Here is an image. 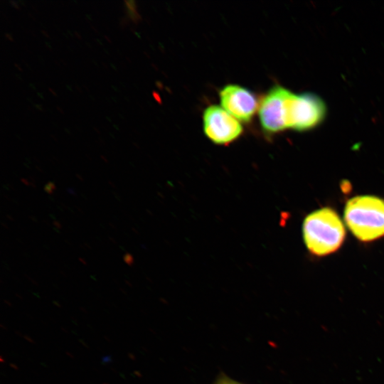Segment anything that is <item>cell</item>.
<instances>
[{
  "label": "cell",
  "mask_w": 384,
  "mask_h": 384,
  "mask_svg": "<svg viewBox=\"0 0 384 384\" xmlns=\"http://www.w3.org/2000/svg\"><path fill=\"white\" fill-rule=\"evenodd\" d=\"M9 2H10V4H11V5H13V6H14L16 9H19V8H18V4H17L16 2L14 1H9Z\"/></svg>",
  "instance_id": "obj_21"
},
{
  "label": "cell",
  "mask_w": 384,
  "mask_h": 384,
  "mask_svg": "<svg viewBox=\"0 0 384 384\" xmlns=\"http://www.w3.org/2000/svg\"><path fill=\"white\" fill-rule=\"evenodd\" d=\"M124 282L129 287H132V284L129 282H128L127 280H125Z\"/></svg>",
  "instance_id": "obj_36"
},
{
  "label": "cell",
  "mask_w": 384,
  "mask_h": 384,
  "mask_svg": "<svg viewBox=\"0 0 384 384\" xmlns=\"http://www.w3.org/2000/svg\"><path fill=\"white\" fill-rule=\"evenodd\" d=\"M113 362V359L111 356H106L102 358V363L103 365L110 364Z\"/></svg>",
  "instance_id": "obj_9"
},
{
  "label": "cell",
  "mask_w": 384,
  "mask_h": 384,
  "mask_svg": "<svg viewBox=\"0 0 384 384\" xmlns=\"http://www.w3.org/2000/svg\"><path fill=\"white\" fill-rule=\"evenodd\" d=\"M67 191L70 193L71 195H73V196H76V192L74 189L71 188H68L67 189Z\"/></svg>",
  "instance_id": "obj_15"
},
{
  "label": "cell",
  "mask_w": 384,
  "mask_h": 384,
  "mask_svg": "<svg viewBox=\"0 0 384 384\" xmlns=\"http://www.w3.org/2000/svg\"><path fill=\"white\" fill-rule=\"evenodd\" d=\"M100 157L105 163H108V160L103 155H101Z\"/></svg>",
  "instance_id": "obj_29"
},
{
  "label": "cell",
  "mask_w": 384,
  "mask_h": 384,
  "mask_svg": "<svg viewBox=\"0 0 384 384\" xmlns=\"http://www.w3.org/2000/svg\"><path fill=\"white\" fill-rule=\"evenodd\" d=\"M43 222H44L45 223H46V224H49V223H48V220H43Z\"/></svg>",
  "instance_id": "obj_56"
},
{
  "label": "cell",
  "mask_w": 384,
  "mask_h": 384,
  "mask_svg": "<svg viewBox=\"0 0 384 384\" xmlns=\"http://www.w3.org/2000/svg\"><path fill=\"white\" fill-rule=\"evenodd\" d=\"M85 247H87L88 249H92L91 246H90V245L88 243H85L84 244Z\"/></svg>",
  "instance_id": "obj_37"
},
{
  "label": "cell",
  "mask_w": 384,
  "mask_h": 384,
  "mask_svg": "<svg viewBox=\"0 0 384 384\" xmlns=\"http://www.w3.org/2000/svg\"><path fill=\"white\" fill-rule=\"evenodd\" d=\"M5 37H6L9 41H12V37L9 33H5Z\"/></svg>",
  "instance_id": "obj_25"
},
{
  "label": "cell",
  "mask_w": 384,
  "mask_h": 384,
  "mask_svg": "<svg viewBox=\"0 0 384 384\" xmlns=\"http://www.w3.org/2000/svg\"><path fill=\"white\" fill-rule=\"evenodd\" d=\"M119 289H120V291H121L123 294H127V292L124 291V289L120 288Z\"/></svg>",
  "instance_id": "obj_42"
},
{
  "label": "cell",
  "mask_w": 384,
  "mask_h": 384,
  "mask_svg": "<svg viewBox=\"0 0 384 384\" xmlns=\"http://www.w3.org/2000/svg\"><path fill=\"white\" fill-rule=\"evenodd\" d=\"M128 357H129V358H130L132 361L136 360V358H135L134 355L133 353H130V352L128 353Z\"/></svg>",
  "instance_id": "obj_19"
},
{
  "label": "cell",
  "mask_w": 384,
  "mask_h": 384,
  "mask_svg": "<svg viewBox=\"0 0 384 384\" xmlns=\"http://www.w3.org/2000/svg\"><path fill=\"white\" fill-rule=\"evenodd\" d=\"M104 338L106 339V341H110V339L109 338L107 337V336H105Z\"/></svg>",
  "instance_id": "obj_48"
},
{
  "label": "cell",
  "mask_w": 384,
  "mask_h": 384,
  "mask_svg": "<svg viewBox=\"0 0 384 384\" xmlns=\"http://www.w3.org/2000/svg\"><path fill=\"white\" fill-rule=\"evenodd\" d=\"M15 333L18 335L19 336H23V335L21 334V333H20L18 331H16Z\"/></svg>",
  "instance_id": "obj_40"
},
{
  "label": "cell",
  "mask_w": 384,
  "mask_h": 384,
  "mask_svg": "<svg viewBox=\"0 0 384 384\" xmlns=\"http://www.w3.org/2000/svg\"><path fill=\"white\" fill-rule=\"evenodd\" d=\"M105 38L107 39V41H108L110 43V41L109 38H107L106 36H105Z\"/></svg>",
  "instance_id": "obj_54"
},
{
  "label": "cell",
  "mask_w": 384,
  "mask_h": 384,
  "mask_svg": "<svg viewBox=\"0 0 384 384\" xmlns=\"http://www.w3.org/2000/svg\"><path fill=\"white\" fill-rule=\"evenodd\" d=\"M76 208L78 210V211H80V213H83V211L82 210L81 208H78V206L76 207Z\"/></svg>",
  "instance_id": "obj_45"
},
{
  "label": "cell",
  "mask_w": 384,
  "mask_h": 384,
  "mask_svg": "<svg viewBox=\"0 0 384 384\" xmlns=\"http://www.w3.org/2000/svg\"><path fill=\"white\" fill-rule=\"evenodd\" d=\"M1 225H2L4 228H8L7 225L4 224V223H1Z\"/></svg>",
  "instance_id": "obj_49"
},
{
  "label": "cell",
  "mask_w": 384,
  "mask_h": 384,
  "mask_svg": "<svg viewBox=\"0 0 384 384\" xmlns=\"http://www.w3.org/2000/svg\"><path fill=\"white\" fill-rule=\"evenodd\" d=\"M23 337L24 339H26L27 341H28L29 343H35V341L33 340V338L31 337H30L29 336H27V335H23Z\"/></svg>",
  "instance_id": "obj_11"
},
{
  "label": "cell",
  "mask_w": 384,
  "mask_h": 384,
  "mask_svg": "<svg viewBox=\"0 0 384 384\" xmlns=\"http://www.w3.org/2000/svg\"><path fill=\"white\" fill-rule=\"evenodd\" d=\"M14 65H15L20 71H21V69L20 68V67H19L18 65H16V63H15Z\"/></svg>",
  "instance_id": "obj_44"
},
{
  "label": "cell",
  "mask_w": 384,
  "mask_h": 384,
  "mask_svg": "<svg viewBox=\"0 0 384 384\" xmlns=\"http://www.w3.org/2000/svg\"><path fill=\"white\" fill-rule=\"evenodd\" d=\"M346 229L338 214L324 207L309 213L302 224V236L309 252L324 257L337 251L346 238Z\"/></svg>",
  "instance_id": "obj_1"
},
{
  "label": "cell",
  "mask_w": 384,
  "mask_h": 384,
  "mask_svg": "<svg viewBox=\"0 0 384 384\" xmlns=\"http://www.w3.org/2000/svg\"><path fill=\"white\" fill-rule=\"evenodd\" d=\"M75 176H76V177H77L79 180H80L81 181H84V179L82 178V177L81 175H80V174H76Z\"/></svg>",
  "instance_id": "obj_24"
},
{
  "label": "cell",
  "mask_w": 384,
  "mask_h": 384,
  "mask_svg": "<svg viewBox=\"0 0 384 384\" xmlns=\"http://www.w3.org/2000/svg\"><path fill=\"white\" fill-rule=\"evenodd\" d=\"M9 366H10L12 368H14V370H18V366H17L16 364H15V363H11L9 364Z\"/></svg>",
  "instance_id": "obj_20"
},
{
  "label": "cell",
  "mask_w": 384,
  "mask_h": 384,
  "mask_svg": "<svg viewBox=\"0 0 384 384\" xmlns=\"http://www.w3.org/2000/svg\"><path fill=\"white\" fill-rule=\"evenodd\" d=\"M76 36L78 38H80V36L78 35V33L77 32H75Z\"/></svg>",
  "instance_id": "obj_52"
},
{
  "label": "cell",
  "mask_w": 384,
  "mask_h": 384,
  "mask_svg": "<svg viewBox=\"0 0 384 384\" xmlns=\"http://www.w3.org/2000/svg\"><path fill=\"white\" fill-rule=\"evenodd\" d=\"M79 341L85 348H89V346L87 344V343L85 341H83L82 339H79Z\"/></svg>",
  "instance_id": "obj_18"
},
{
  "label": "cell",
  "mask_w": 384,
  "mask_h": 384,
  "mask_svg": "<svg viewBox=\"0 0 384 384\" xmlns=\"http://www.w3.org/2000/svg\"><path fill=\"white\" fill-rule=\"evenodd\" d=\"M109 239H110V240L112 241L113 243L117 244V242H116V241L114 240V239L112 238V237H109Z\"/></svg>",
  "instance_id": "obj_31"
},
{
  "label": "cell",
  "mask_w": 384,
  "mask_h": 384,
  "mask_svg": "<svg viewBox=\"0 0 384 384\" xmlns=\"http://www.w3.org/2000/svg\"><path fill=\"white\" fill-rule=\"evenodd\" d=\"M109 225H110L112 228H114V230H117V228L114 225L112 224L111 223H109Z\"/></svg>",
  "instance_id": "obj_34"
},
{
  "label": "cell",
  "mask_w": 384,
  "mask_h": 384,
  "mask_svg": "<svg viewBox=\"0 0 384 384\" xmlns=\"http://www.w3.org/2000/svg\"><path fill=\"white\" fill-rule=\"evenodd\" d=\"M78 260L82 264L87 265L86 261H85L82 257H79Z\"/></svg>",
  "instance_id": "obj_23"
},
{
  "label": "cell",
  "mask_w": 384,
  "mask_h": 384,
  "mask_svg": "<svg viewBox=\"0 0 384 384\" xmlns=\"http://www.w3.org/2000/svg\"><path fill=\"white\" fill-rule=\"evenodd\" d=\"M6 218L11 221H14V218L10 215H6Z\"/></svg>",
  "instance_id": "obj_32"
},
{
  "label": "cell",
  "mask_w": 384,
  "mask_h": 384,
  "mask_svg": "<svg viewBox=\"0 0 384 384\" xmlns=\"http://www.w3.org/2000/svg\"><path fill=\"white\" fill-rule=\"evenodd\" d=\"M57 108H58V110L60 112H62V113L63 112L60 109V107H58Z\"/></svg>",
  "instance_id": "obj_57"
},
{
  "label": "cell",
  "mask_w": 384,
  "mask_h": 384,
  "mask_svg": "<svg viewBox=\"0 0 384 384\" xmlns=\"http://www.w3.org/2000/svg\"><path fill=\"white\" fill-rule=\"evenodd\" d=\"M4 302L6 305H8L9 306H12L11 302H9V300L4 299Z\"/></svg>",
  "instance_id": "obj_22"
},
{
  "label": "cell",
  "mask_w": 384,
  "mask_h": 384,
  "mask_svg": "<svg viewBox=\"0 0 384 384\" xmlns=\"http://www.w3.org/2000/svg\"><path fill=\"white\" fill-rule=\"evenodd\" d=\"M110 369H111L112 371H114V373L117 372L116 370H115L114 368H110Z\"/></svg>",
  "instance_id": "obj_55"
},
{
  "label": "cell",
  "mask_w": 384,
  "mask_h": 384,
  "mask_svg": "<svg viewBox=\"0 0 384 384\" xmlns=\"http://www.w3.org/2000/svg\"><path fill=\"white\" fill-rule=\"evenodd\" d=\"M123 260L124 262L128 265L129 266H132L134 263V257L133 256L129 253L126 252L124 255L123 256Z\"/></svg>",
  "instance_id": "obj_8"
},
{
  "label": "cell",
  "mask_w": 384,
  "mask_h": 384,
  "mask_svg": "<svg viewBox=\"0 0 384 384\" xmlns=\"http://www.w3.org/2000/svg\"><path fill=\"white\" fill-rule=\"evenodd\" d=\"M0 361H1V363L4 362V358H3L2 356L0 357Z\"/></svg>",
  "instance_id": "obj_51"
},
{
  "label": "cell",
  "mask_w": 384,
  "mask_h": 384,
  "mask_svg": "<svg viewBox=\"0 0 384 384\" xmlns=\"http://www.w3.org/2000/svg\"><path fill=\"white\" fill-rule=\"evenodd\" d=\"M343 218L349 230L361 242L384 237V200L378 196L363 195L349 199Z\"/></svg>",
  "instance_id": "obj_2"
},
{
  "label": "cell",
  "mask_w": 384,
  "mask_h": 384,
  "mask_svg": "<svg viewBox=\"0 0 384 384\" xmlns=\"http://www.w3.org/2000/svg\"><path fill=\"white\" fill-rule=\"evenodd\" d=\"M48 90H49V91H50V92H52L54 95H55V93L53 92V90H51L50 88H48Z\"/></svg>",
  "instance_id": "obj_46"
},
{
  "label": "cell",
  "mask_w": 384,
  "mask_h": 384,
  "mask_svg": "<svg viewBox=\"0 0 384 384\" xmlns=\"http://www.w3.org/2000/svg\"><path fill=\"white\" fill-rule=\"evenodd\" d=\"M61 330H62L63 331H64L65 333H66V334L68 333V331H67V329H65V328H63V327L61 328Z\"/></svg>",
  "instance_id": "obj_39"
},
{
  "label": "cell",
  "mask_w": 384,
  "mask_h": 384,
  "mask_svg": "<svg viewBox=\"0 0 384 384\" xmlns=\"http://www.w3.org/2000/svg\"><path fill=\"white\" fill-rule=\"evenodd\" d=\"M29 218H30L32 220H33V221H35V222H37V219H36L34 216L31 215V216H29Z\"/></svg>",
  "instance_id": "obj_33"
},
{
  "label": "cell",
  "mask_w": 384,
  "mask_h": 384,
  "mask_svg": "<svg viewBox=\"0 0 384 384\" xmlns=\"http://www.w3.org/2000/svg\"><path fill=\"white\" fill-rule=\"evenodd\" d=\"M21 181L26 186H30L31 185L30 182L26 178H21Z\"/></svg>",
  "instance_id": "obj_14"
},
{
  "label": "cell",
  "mask_w": 384,
  "mask_h": 384,
  "mask_svg": "<svg viewBox=\"0 0 384 384\" xmlns=\"http://www.w3.org/2000/svg\"><path fill=\"white\" fill-rule=\"evenodd\" d=\"M134 373H135L137 376H139V377L141 376L140 374H139V373L138 371H136V370H135V371H134Z\"/></svg>",
  "instance_id": "obj_43"
},
{
  "label": "cell",
  "mask_w": 384,
  "mask_h": 384,
  "mask_svg": "<svg viewBox=\"0 0 384 384\" xmlns=\"http://www.w3.org/2000/svg\"><path fill=\"white\" fill-rule=\"evenodd\" d=\"M65 353H66V355H67L68 356H69L70 358H74L73 355H72L70 352L66 351Z\"/></svg>",
  "instance_id": "obj_27"
},
{
  "label": "cell",
  "mask_w": 384,
  "mask_h": 384,
  "mask_svg": "<svg viewBox=\"0 0 384 384\" xmlns=\"http://www.w3.org/2000/svg\"><path fill=\"white\" fill-rule=\"evenodd\" d=\"M213 384H244L241 382L233 380L227 375H221L218 377Z\"/></svg>",
  "instance_id": "obj_7"
},
{
  "label": "cell",
  "mask_w": 384,
  "mask_h": 384,
  "mask_svg": "<svg viewBox=\"0 0 384 384\" xmlns=\"http://www.w3.org/2000/svg\"><path fill=\"white\" fill-rule=\"evenodd\" d=\"M327 114L326 103L309 92L292 93L288 104L287 127L294 131H311L320 125Z\"/></svg>",
  "instance_id": "obj_3"
},
{
  "label": "cell",
  "mask_w": 384,
  "mask_h": 384,
  "mask_svg": "<svg viewBox=\"0 0 384 384\" xmlns=\"http://www.w3.org/2000/svg\"><path fill=\"white\" fill-rule=\"evenodd\" d=\"M80 309L82 311H83L84 313H87L86 309H85V308L82 307V306L80 307Z\"/></svg>",
  "instance_id": "obj_30"
},
{
  "label": "cell",
  "mask_w": 384,
  "mask_h": 384,
  "mask_svg": "<svg viewBox=\"0 0 384 384\" xmlns=\"http://www.w3.org/2000/svg\"><path fill=\"white\" fill-rule=\"evenodd\" d=\"M0 326H1V328H2L4 330H7V327L4 326L3 324H1Z\"/></svg>",
  "instance_id": "obj_35"
},
{
  "label": "cell",
  "mask_w": 384,
  "mask_h": 384,
  "mask_svg": "<svg viewBox=\"0 0 384 384\" xmlns=\"http://www.w3.org/2000/svg\"><path fill=\"white\" fill-rule=\"evenodd\" d=\"M292 92L281 85L272 87L259 105V119L264 132L276 134L288 129L287 109Z\"/></svg>",
  "instance_id": "obj_4"
},
{
  "label": "cell",
  "mask_w": 384,
  "mask_h": 384,
  "mask_svg": "<svg viewBox=\"0 0 384 384\" xmlns=\"http://www.w3.org/2000/svg\"><path fill=\"white\" fill-rule=\"evenodd\" d=\"M219 97L223 108L242 122H249L260 105L252 91L238 85H225L220 90Z\"/></svg>",
  "instance_id": "obj_6"
},
{
  "label": "cell",
  "mask_w": 384,
  "mask_h": 384,
  "mask_svg": "<svg viewBox=\"0 0 384 384\" xmlns=\"http://www.w3.org/2000/svg\"><path fill=\"white\" fill-rule=\"evenodd\" d=\"M7 186H8L9 187V188H11V189H13V188H14L12 185L8 184Z\"/></svg>",
  "instance_id": "obj_50"
},
{
  "label": "cell",
  "mask_w": 384,
  "mask_h": 384,
  "mask_svg": "<svg viewBox=\"0 0 384 384\" xmlns=\"http://www.w3.org/2000/svg\"><path fill=\"white\" fill-rule=\"evenodd\" d=\"M16 296L18 298H19L20 299H23V297H21V294H16Z\"/></svg>",
  "instance_id": "obj_38"
},
{
  "label": "cell",
  "mask_w": 384,
  "mask_h": 384,
  "mask_svg": "<svg viewBox=\"0 0 384 384\" xmlns=\"http://www.w3.org/2000/svg\"><path fill=\"white\" fill-rule=\"evenodd\" d=\"M47 185H48L53 191L56 190L55 184L53 182L49 181V182H48Z\"/></svg>",
  "instance_id": "obj_12"
},
{
  "label": "cell",
  "mask_w": 384,
  "mask_h": 384,
  "mask_svg": "<svg viewBox=\"0 0 384 384\" xmlns=\"http://www.w3.org/2000/svg\"><path fill=\"white\" fill-rule=\"evenodd\" d=\"M35 106H36V107H37V109H38V110H41V106H39V105H36Z\"/></svg>",
  "instance_id": "obj_53"
},
{
  "label": "cell",
  "mask_w": 384,
  "mask_h": 384,
  "mask_svg": "<svg viewBox=\"0 0 384 384\" xmlns=\"http://www.w3.org/2000/svg\"><path fill=\"white\" fill-rule=\"evenodd\" d=\"M44 191L48 194H53V191L46 184L44 186Z\"/></svg>",
  "instance_id": "obj_10"
},
{
  "label": "cell",
  "mask_w": 384,
  "mask_h": 384,
  "mask_svg": "<svg viewBox=\"0 0 384 384\" xmlns=\"http://www.w3.org/2000/svg\"><path fill=\"white\" fill-rule=\"evenodd\" d=\"M53 225L55 228H57V229H61V228H62V225H61V224L60 223V222H58V221L54 220V221L53 222Z\"/></svg>",
  "instance_id": "obj_13"
},
{
  "label": "cell",
  "mask_w": 384,
  "mask_h": 384,
  "mask_svg": "<svg viewBox=\"0 0 384 384\" xmlns=\"http://www.w3.org/2000/svg\"><path fill=\"white\" fill-rule=\"evenodd\" d=\"M103 384H107V383H103Z\"/></svg>",
  "instance_id": "obj_58"
},
{
  "label": "cell",
  "mask_w": 384,
  "mask_h": 384,
  "mask_svg": "<svg viewBox=\"0 0 384 384\" xmlns=\"http://www.w3.org/2000/svg\"><path fill=\"white\" fill-rule=\"evenodd\" d=\"M25 276H26V277L28 278V279L30 280L33 284L38 285V282H37L35 279H32V278H31V277H29V276H27L26 274H25Z\"/></svg>",
  "instance_id": "obj_16"
},
{
  "label": "cell",
  "mask_w": 384,
  "mask_h": 384,
  "mask_svg": "<svg viewBox=\"0 0 384 384\" xmlns=\"http://www.w3.org/2000/svg\"><path fill=\"white\" fill-rule=\"evenodd\" d=\"M27 179H28V181L30 182L31 184V183H36L35 178H34L33 177H32V176H28V177L27 178ZM30 186H31V185H30Z\"/></svg>",
  "instance_id": "obj_17"
},
{
  "label": "cell",
  "mask_w": 384,
  "mask_h": 384,
  "mask_svg": "<svg viewBox=\"0 0 384 384\" xmlns=\"http://www.w3.org/2000/svg\"><path fill=\"white\" fill-rule=\"evenodd\" d=\"M41 33H43V35H44L45 36H46L47 38L48 37V36L47 35V33L45 32L44 31H41Z\"/></svg>",
  "instance_id": "obj_41"
},
{
  "label": "cell",
  "mask_w": 384,
  "mask_h": 384,
  "mask_svg": "<svg viewBox=\"0 0 384 384\" xmlns=\"http://www.w3.org/2000/svg\"><path fill=\"white\" fill-rule=\"evenodd\" d=\"M53 304H55L58 307H61V305L56 301L53 302Z\"/></svg>",
  "instance_id": "obj_28"
},
{
  "label": "cell",
  "mask_w": 384,
  "mask_h": 384,
  "mask_svg": "<svg viewBox=\"0 0 384 384\" xmlns=\"http://www.w3.org/2000/svg\"><path fill=\"white\" fill-rule=\"evenodd\" d=\"M108 183L112 187V188H116V186L114 185V183L111 181H108Z\"/></svg>",
  "instance_id": "obj_26"
},
{
  "label": "cell",
  "mask_w": 384,
  "mask_h": 384,
  "mask_svg": "<svg viewBox=\"0 0 384 384\" xmlns=\"http://www.w3.org/2000/svg\"><path fill=\"white\" fill-rule=\"evenodd\" d=\"M203 122L206 136L217 144H228L242 132L240 122L218 105H210L205 110Z\"/></svg>",
  "instance_id": "obj_5"
},
{
  "label": "cell",
  "mask_w": 384,
  "mask_h": 384,
  "mask_svg": "<svg viewBox=\"0 0 384 384\" xmlns=\"http://www.w3.org/2000/svg\"><path fill=\"white\" fill-rule=\"evenodd\" d=\"M36 168L39 171L43 172V170H42L41 168L38 167L37 166H36Z\"/></svg>",
  "instance_id": "obj_47"
}]
</instances>
